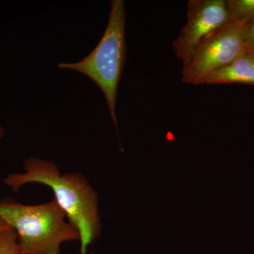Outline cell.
I'll return each mask as SVG.
<instances>
[{
    "instance_id": "cell-1",
    "label": "cell",
    "mask_w": 254,
    "mask_h": 254,
    "mask_svg": "<svg viewBox=\"0 0 254 254\" xmlns=\"http://www.w3.org/2000/svg\"><path fill=\"white\" fill-rule=\"evenodd\" d=\"M24 170L10 174L4 180L5 185L14 192L30 183L51 188L68 222L79 232L81 254H86L88 247L100 236L102 227L98 195L86 177L78 173L61 174L56 164L38 158L26 160Z\"/></svg>"
},
{
    "instance_id": "cell-2",
    "label": "cell",
    "mask_w": 254,
    "mask_h": 254,
    "mask_svg": "<svg viewBox=\"0 0 254 254\" xmlns=\"http://www.w3.org/2000/svg\"><path fill=\"white\" fill-rule=\"evenodd\" d=\"M0 218L18 235L20 254H60L66 242H80L76 227L55 198L41 205L21 204L7 198L0 202Z\"/></svg>"
},
{
    "instance_id": "cell-3",
    "label": "cell",
    "mask_w": 254,
    "mask_h": 254,
    "mask_svg": "<svg viewBox=\"0 0 254 254\" xmlns=\"http://www.w3.org/2000/svg\"><path fill=\"white\" fill-rule=\"evenodd\" d=\"M125 23V1L113 0L108 25L95 49L78 63L58 64L60 68L73 70L85 75L101 90L118 136L116 101L119 83L126 59Z\"/></svg>"
},
{
    "instance_id": "cell-4",
    "label": "cell",
    "mask_w": 254,
    "mask_h": 254,
    "mask_svg": "<svg viewBox=\"0 0 254 254\" xmlns=\"http://www.w3.org/2000/svg\"><path fill=\"white\" fill-rule=\"evenodd\" d=\"M246 21H229L205 37L183 64L182 81L197 85L200 79L248 52Z\"/></svg>"
},
{
    "instance_id": "cell-5",
    "label": "cell",
    "mask_w": 254,
    "mask_h": 254,
    "mask_svg": "<svg viewBox=\"0 0 254 254\" xmlns=\"http://www.w3.org/2000/svg\"><path fill=\"white\" fill-rule=\"evenodd\" d=\"M186 24L173 42V50L185 64L195 47L213 32L229 22L225 0H190Z\"/></svg>"
},
{
    "instance_id": "cell-6",
    "label": "cell",
    "mask_w": 254,
    "mask_h": 254,
    "mask_svg": "<svg viewBox=\"0 0 254 254\" xmlns=\"http://www.w3.org/2000/svg\"><path fill=\"white\" fill-rule=\"evenodd\" d=\"M233 83L254 86V54L249 50L224 67L208 73L197 85Z\"/></svg>"
},
{
    "instance_id": "cell-7",
    "label": "cell",
    "mask_w": 254,
    "mask_h": 254,
    "mask_svg": "<svg viewBox=\"0 0 254 254\" xmlns=\"http://www.w3.org/2000/svg\"><path fill=\"white\" fill-rule=\"evenodd\" d=\"M229 21L249 22L254 18V0H226Z\"/></svg>"
},
{
    "instance_id": "cell-8",
    "label": "cell",
    "mask_w": 254,
    "mask_h": 254,
    "mask_svg": "<svg viewBox=\"0 0 254 254\" xmlns=\"http://www.w3.org/2000/svg\"><path fill=\"white\" fill-rule=\"evenodd\" d=\"M0 254H20L17 233L11 227L0 232Z\"/></svg>"
},
{
    "instance_id": "cell-9",
    "label": "cell",
    "mask_w": 254,
    "mask_h": 254,
    "mask_svg": "<svg viewBox=\"0 0 254 254\" xmlns=\"http://www.w3.org/2000/svg\"><path fill=\"white\" fill-rule=\"evenodd\" d=\"M245 41L248 50L254 49V18L249 21L246 26Z\"/></svg>"
},
{
    "instance_id": "cell-10",
    "label": "cell",
    "mask_w": 254,
    "mask_h": 254,
    "mask_svg": "<svg viewBox=\"0 0 254 254\" xmlns=\"http://www.w3.org/2000/svg\"><path fill=\"white\" fill-rule=\"evenodd\" d=\"M8 227H9V225H6V224L0 218V232L3 231L5 229L7 228Z\"/></svg>"
},
{
    "instance_id": "cell-11",
    "label": "cell",
    "mask_w": 254,
    "mask_h": 254,
    "mask_svg": "<svg viewBox=\"0 0 254 254\" xmlns=\"http://www.w3.org/2000/svg\"><path fill=\"white\" fill-rule=\"evenodd\" d=\"M4 135V130L2 127L0 126V140L3 138Z\"/></svg>"
},
{
    "instance_id": "cell-12",
    "label": "cell",
    "mask_w": 254,
    "mask_h": 254,
    "mask_svg": "<svg viewBox=\"0 0 254 254\" xmlns=\"http://www.w3.org/2000/svg\"><path fill=\"white\" fill-rule=\"evenodd\" d=\"M249 51H250L251 53H254V49L249 50Z\"/></svg>"
}]
</instances>
